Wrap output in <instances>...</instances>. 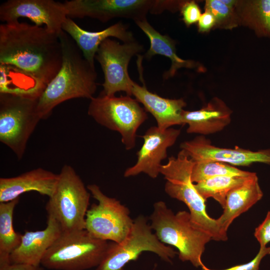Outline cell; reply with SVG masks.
I'll use <instances>...</instances> for the list:
<instances>
[{
    "mask_svg": "<svg viewBox=\"0 0 270 270\" xmlns=\"http://www.w3.org/2000/svg\"><path fill=\"white\" fill-rule=\"evenodd\" d=\"M62 49V62L56 76L38 100L41 120L47 119L54 108L73 98L92 99L96 90L97 74L84 58L72 38L64 30L58 34Z\"/></svg>",
    "mask_w": 270,
    "mask_h": 270,
    "instance_id": "7a4b0ae2",
    "label": "cell"
},
{
    "mask_svg": "<svg viewBox=\"0 0 270 270\" xmlns=\"http://www.w3.org/2000/svg\"><path fill=\"white\" fill-rule=\"evenodd\" d=\"M67 17L64 3L53 0H8L0 6L2 21L9 24L26 18L58 35Z\"/></svg>",
    "mask_w": 270,
    "mask_h": 270,
    "instance_id": "4fadbf2b",
    "label": "cell"
},
{
    "mask_svg": "<svg viewBox=\"0 0 270 270\" xmlns=\"http://www.w3.org/2000/svg\"><path fill=\"white\" fill-rule=\"evenodd\" d=\"M70 18L90 17L106 22L114 18H126L134 22L152 14L156 0H70L63 2Z\"/></svg>",
    "mask_w": 270,
    "mask_h": 270,
    "instance_id": "7c38bea8",
    "label": "cell"
},
{
    "mask_svg": "<svg viewBox=\"0 0 270 270\" xmlns=\"http://www.w3.org/2000/svg\"><path fill=\"white\" fill-rule=\"evenodd\" d=\"M248 176H218L194 184V186L206 201L212 198L224 208L228 192L242 184Z\"/></svg>",
    "mask_w": 270,
    "mask_h": 270,
    "instance_id": "d4e9b609",
    "label": "cell"
},
{
    "mask_svg": "<svg viewBox=\"0 0 270 270\" xmlns=\"http://www.w3.org/2000/svg\"><path fill=\"white\" fill-rule=\"evenodd\" d=\"M270 254V246L260 248L256 256L250 262L242 264L237 265L222 270H259V266L262 260L266 255ZM202 270H214L206 267L204 264Z\"/></svg>",
    "mask_w": 270,
    "mask_h": 270,
    "instance_id": "f1b7e54d",
    "label": "cell"
},
{
    "mask_svg": "<svg viewBox=\"0 0 270 270\" xmlns=\"http://www.w3.org/2000/svg\"><path fill=\"white\" fill-rule=\"evenodd\" d=\"M180 130L170 128L161 130L158 126L150 128L142 136L143 144L138 152L136 164L127 168L124 177L144 173L152 178L160 174L162 162L167 157L168 148L176 142Z\"/></svg>",
    "mask_w": 270,
    "mask_h": 270,
    "instance_id": "5bb4252c",
    "label": "cell"
},
{
    "mask_svg": "<svg viewBox=\"0 0 270 270\" xmlns=\"http://www.w3.org/2000/svg\"><path fill=\"white\" fill-rule=\"evenodd\" d=\"M19 200L0 202V266L11 263L10 256L21 242L22 235L16 232L12 224L14 210Z\"/></svg>",
    "mask_w": 270,
    "mask_h": 270,
    "instance_id": "cb8c5ba5",
    "label": "cell"
},
{
    "mask_svg": "<svg viewBox=\"0 0 270 270\" xmlns=\"http://www.w3.org/2000/svg\"><path fill=\"white\" fill-rule=\"evenodd\" d=\"M254 236L260 248L266 246L270 242V210L267 212L262 222L255 228Z\"/></svg>",
    "mask_w": 270,
    "mask_h": 270,
    "instance_id": "f546056e",
    "label": "cell"
},
{
    "mask_svg": "<svg viewBox=\"0 0 270 270\" xmlns=\"http://www.w3.org/2000/svg\"><path fill=\"white\" fill-rule=\"evenodd\" d=\"M62 232L59 223L48 216L47 226L42 230L26 231L20 245L10 254L11 263L38 266L46 252Z\"/></svg>",
    "mask_w": 270,
    "mask_h": 270,
    "instance_id": "2e32d148",
    "label": "cell"
},
{
    "mask_svg": "<svg viewBox=\"0 0 270 270\" xmlns=\"http://www.w3.org/2000/svg\"><path fill=\"white\" fill-rule=\"evenodd\" d=\"M58 174L42 168L11 178H0V202L13 200L27 192H36L50 197L53 193Z\"/></svg>",
    "mask_w": 270,
    "mask_h": 270,
    "instance_id": "e0dca14e",
    "label": "cell"
},
{
    "mask_svg": "<svg viewBox=\"0 0 270 270\" xmlns=\"http://www.w3.org/2000/svg\"><path fill=\"white\" fill-rule=\"evenodd\" d=\"M232 110L220 99L214 98L200 110H182L183 124H188V133L203 135L222 130L231 121Z\"/></svg>",
    "mask_w": 270,
    "mask_h": 270,
    "instance_id": "44dd1931",
    "label": "cell"
},
{
    "mask_svg": "<svg viewBox=\"0 0 270 270\" xmlns=\"http://www.w3.org/2000/svg\"><path fill=\"white\" fill-rule=\"evenodd\" d=\"M180 10L182 20L188 26L198 22L202 14L199 6L194 0L183 2Z\"/></svg>",
    "mask_w": 270,
    "mask_h": 270,
    "instance_id": "83f0119b",
    "label": "cell"
},
{
    "mask_svg": "<svg viewBox=\"0 0 270 270\" xmlns=\"http://www.w3.org/2000/svg\"><path fill=\"white\" fill-rule=\"evenodd\" d=\"M194 164V161L182 150L176 157H170L168 162L162 164L160 168V174L166 180L164 190L170 197L186 204L192 221L208 233L212 240L226 241L216 219L210 218L207 214L206 200L198 193L192 181Z\"/></svg>",
    "mask_w": 270,
    "mask_h": 270,
    "instance_id": "277c9868",
    "label": "cell"
},
{
    "mask_svg": "<svg viewBox=\"0 0 270 270\" xmlns=\"http://www.w3.org/2000/svg\"><path fill=\"white\" fill-rule=\"evenodd\" d=\"M62 62L58 35L18 21L0 25V64L28 76L44 90Z\"/></svg>",
    "mask_w": 270,
    "mask_h": 270,
    "instance_id": "6da1fadb",
    "label": "cell"
},
{
    "mask_svg": "<svg viewBox=\"0 0 270 270\" xmlns=\"http://www.w3.org/2000/svg\"><path fill=\"white\" fill-rule=\"evenodd\" d=\"M38 98L0 93V141L18 160L22 158L28 141L41 118Z\"/></svg>",
    "mask_w": 270,
    "mask_h": 270,
    "instance_id": "52a82bcc",
    "label": "cell"
},
{
    "mask_svg": "<svg viewBox=\"0 0 270 270\" xmlns=\"http://www.w3.org/2000/svg\"><path fill=\"white\" fill-rule=\"evenodd\" d=\"M204 8L214 17L216 21L214 27L232 29L239 24L235 8L227 6L220 0H206Z\"/></svg>",
    "mask_w": 270,
    "mask_h": 270,
    "instance_id": "4316f807",
    "label": "cell"
},
{
    "mask_svg": "<svg viewBox=\"0 0 270 270\" xmlns=\"http://www.w3.org/2000/svg\"><path fill=\"white\" fill-rule=\"evenodd\" d=\"M262 196L258 177L253 172L242 184L228 192L223 213L216 219L220 233L226 240L228 230L234 220L248 210Z\"/></svg>",
    "mask_w": 270,
    "mask_h": 270,
    "instance_id": "d6986e66",
    "label": "cell"
},
{
    "mask_svg": "<svg viewBox=\"0 0 270 270\" xmlns=\"http://www.w3.org/2000/svg\"><path fill=\"white\" fill-rule=\"evenodd\" d=\"M110 243L84 230L62 232L46 252L41 264L54 270H86L97 267L104 260Z\"/></svg>",
    "mask_w": 270,
    "mask_h": 270,
    "instance_id": "5b68a950",
    "label": "cell"
},
{
    "mask_svg": "<svg viewBox=\"0 0 270 270\" xmlns=\"http://www.w3.org/2000/svg\"><path fill=\"white\" fill-rule=\"evenodd\" d=\"M235 10L238 24L248 26L258 36L270 38V0H238Z\"/></svg>",
    "mask_w": 270,
    "mask_h": 270,
    "instance_id": "603a6c76",
    "label": "cell"
},
{
    "mask_svg": "<svg viewBox=\"0 0 270 270\" xmlns=\"http://www.w3.org/2000/svg\"><path fill=\"white\" fill-rule=\"evenodd\" d=\"M74 168L64 165L46 208L48 216L55 219L62 232L85 229L90 194Z\"/></svg>",
    "mask_w": 270,
    "mask_h": 270,
    "instance_id": "8992f818",
    "label": "cell"
},
{
    "mask_svg": "<svg viewBox=\"0 0 270 270\" xmlns=\"http://www.w3.org/2000/svg\"><path fill=\"white\" fill-rule=\"evenodd\" d=\"M62 30L72 38L85 59L94 68V59L99 46L106 38L114 37L124 42L135 40L132 32L120 22L99 32H88L81 28L72 18L67 17Z\"/></svg>",
    "mask_w": 270,
    "mask_h": 270,
    "instance_id": "ac0fdd59",
    "label": "cell"
},
{
    "mask_svg": "<svg viewBox=\"0 0 270 270\" xmlns=\"http://www.w3.org/2000/svg\"><path fill=\"white\" fill-rule=\"evenodd\" d=\"M224 4L227 6L234 9L238 2V0H220Z\"/></svg>",
    "mask_w": 270,
    "mask_h": 270,
    "instance_id": "d6a6232c",
    "label": "cell"
},
{
    "mask_svg": "<svg viewBox=\"0 0 270 270\" xmlns=\"http://www.w3.org/2000/svg\"><path fill=\"white\" fill-rule=\"evenodd\" d=\"M144 50V46L136 40L121 44L110 38L100 45L95 58L100 64L104 74L103 91L101 94L113 96L118 92L132 95V81L128 67L134 56Z\"/></svg>",
    "mask_w": 270,
    "mask_h": 270,
    "instance_id": "8fae6325",
    "label": "cell"
},
{
    "mask_svg": "<svg viewBox=\"0 0 270 270\" xmlns=\"http://www.w3.org/2000/svg\"><path fill=\"white\" fill-rule=\"evenodd\" d=\"M180 148L194 162L211 160L238 166H248L254 162L270 164V149L252 151L237 146L233 149L221 148L213 146L203 136L182 142Z\"/></svg>",
    "mask_w": 270,
    "mask_h": 270,
    "instance_id": "9a60e30c",
    "label": "cell"
},
{
    "mask_svg": "<svg viewBox=\"0 0 270 270\" xmlns=\"http://www.w3.org/2000/svg\"><path fill=\"white\" fill-rule=\"evenodd\" d=\"M135 22L148 37L150 42V47L145 54L146 58L150 59L154 55L160 54L169 58L171 60V66L164 74V78L168 79L173 76L177 70L182 68H194L201 67L194 61L185 60L178 57L176 53L174 41L168 36L162 35L156 30L146 19Z\"/></svg>",
    "mask_w": 270,
    "mask_h": 270,
    "instance_id": "7402d4cb",
    "label": "cell"
},
{
    "mask_svg": "<svg viewBox=\"0 0 270 270\" xmlns=\"http://www.w3.org/2000/svg\"><path fill=\"white\" fill-rule=\"evenodd\" d=\"M0 270H43L40 266H35L28 264L10 263L0 266Z\"/></svg>",
    "mask_w": 270,
    "mask_h": 270,
    "instance_id": "1f68e13d",
    "label": "cell"
},
{
    "mask_svg": "<svg viewBox=\"0 0 270 270\" xmlns=\"http://www.w3.org/2000/svg\"><path fill=\"white\" fill-rule=\"evenodd\" d=\"M87 188L98 203L93 204L87 211L85 230L97 238L122 242L134 222L128 208L116 198L106 196L96 184H89Z\"/></svg>",
    "mask_w": 270,
    "mask_h": 270,
    "instance_id": "30bf717a",
    "label": "cell"
},
{
    "mask_svg": "<svg viewBox=\"0 0 270 270\" xmlns=\"http://www.w3.org/2000/svg\"><path fill=\"white\" fill-rule=\"evenodd\" d=\"M152 230L146 218L138 216L124 240L110 243L104 260L95 270H124L127 263L136 260L144 252H154L162 260L171 262L176 252L162 242Z\"/></svg>",
    "mask_w": 270,
    "mask_h": 270,
    "instance_id": "9c48e42d",
    "label": "cell"
},
{
    "mask_svg": "<svg viewBox=\"0 0 270 270\" xmlns=\"http://www.w3.org/2000/svg\"><path fill=\"white\" fill-rule=\"evenodd\" d=\"M216 22V19L212 14L205 10L198 21V30L202 32H207L215 26Z\"/></svg>",
    "mask_w": 270,
    "mask_h": 270,
    "instance_id": "4dcf8cb0",
    "label": "cell"
},
{
    "mask_svg": "<svg viewBox=\"0 0 270 270\" xmlns=\"http://www.w3.org/2000/svg\"><path fill=\"white\" fill-rule=\"evenodd\" d=\"M150 220L158 240L176 248L182 261H189L196 268L204 264L201 257L212 238L192 221L189 212L174 214L164 202L158 201L154 204Z\"/></svg>",
    "mask_w": 270,
    "mask_h": 270,
    "instance_id": "3957f363",
    "label": "cell"
},
{
    "mask_svg": "<svg viewBox=\"0 0 270 270\" xmlns=\"http://www.w3.org/2000/svg\"><path fill=\"white\" fill-rule=\"evenodd\" d=\"M133 82L132 95L156 119L157 126L165 130L174 125L183 124L182 112L186 103L182 98L170 99L150 92L145 86Z\"/></svg>",
    "mask_w": 270,
    "mask_h": 270,
    "instance_id": "ffe728a7",
    "label": "cell"
},
{
    "mask_svg": "<svg viewBox=\"0 0 270 270\" xmlns=\"http://www.w3.org/2000/svg\"><path fill=\"white\" fill-rule=\"evenodd\" d=\"M88 113L100 124L119 132L126 149L136 146V132L148 118L144 108L130 96L100 94L90 100Z\"/></svg>",
    "mask_w": 270,
    "mask_h": 270,
    "instance_id": "ba28073f",
    "label": "cell"
},
{
    "mask_svg": "<svg viewBox=\"0 0 270 270\" xmlns=\"http://www.w3.org/2000/svg\"><path fill=\"white\" fill-rule=\"evenodd\" d=\"M194 162L191 174L192 181L194 184L218 176H247L252 172L217 161L204 160Z\"/></svg>",
    "mask_w": 270,
    "mask_h": 270,
    "instance_id": "484cf974",
    "label": "cell"
}]
</instances>
